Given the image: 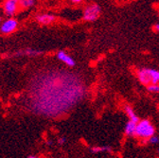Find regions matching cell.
Wrapping results in <instances>:
<instances>
[{"instance_id": "cell-5", "label": "cell", "mask_w": 159, "mask_h": 158, "mask_svg": "<svg viewBox=\"0 0 159 158\" xmlns=\"http://www.w3.org/2000/svg\"><path fill=\"white\" fill-rule=\"evenodd\" d=\"M19 7L20 6L18 0H6L3 5V11L6 15L12 16L15 14Z\"/></svg>"}, {"instance_id": "cell-1", "label": "cell", "mask_w": 159, "mask_h": 158, "mask_svg": "<svg viewBox=\"0 0 159 158\" xmlns=\"http://www.w3.org/2000/svg\"><path fill=\"white\" fill-rule=\"evenodd\" d=\"M32 84L30 106L36 114L56 117L69 111L84 97L85 86L72 73L53 72Z\"/></svg>"}, {"instance_id": "cell-4", "label": "cell", "mask_w": 159, "mask_h": 158, "mask_svg": "<svg viewBox=\"0 0 159 158\" xmlns=\"http://www.w3.org/2000/svg\"><path fill=\"white\" fill-rule=\"evenodd\" d=\"M18 22L13 18H9L0 25V31L3 34H10L17 29Z\"/></svg>"}, {"instance_id": "cell-17", "label": "cell", "mask_w": 159, "mask_h": 158, "mask_svg": "<svg viewBox=\"0 0 159 158\" xmlns=\"http://www.w3.org/2000/svg\"><path fill=\"white\" fill-rule=\"evenodd\" d=\"M66 143V137H65V136L60 137L59 139H58V144L59 145H64Z\"/></svg>"}, {"instance_id": "cell-3", "label": "cell", "mask_w": 159, "mask_h": 158, "mask_svg": "<svg viewBox=\"0 0 159 158\" xmlns=\"http://www.w3.org/2000/svg\"><path fill=\"white\" fill-rule=\"evenodd\" d=\"M99 13H101V8H99L98 5H96V4L89 5L84 9V19L85 21H90V22L95 21L99 16Z\"/></svg>"}, {"instance_id": "cell-10", "label": "cell", "mask_w": 159, "mask_h": 158, "mask_svg": "<svg viewBox=\"0 0 159 158\" xmlns=\"http://www.w3.org/2000/svg\"><path fill=\"white\" fill-rule=\"evenodd\" d=\"M124 110H125V113H126V115H127V116H128V118H129V120L134 121V122H136V123L139 121L138 116L136 115V114L134 113V109H133L131 106H126V107L124 108Z\"/></svg>"}, {"instance_id": "cell-13", "label": "cell", "mask_w": 159, "mask_h": 158, "mask_svg": "<svg viewBox=\"0 0 159 158\" xmlns=\"http://www.w3.org/2000/svg\"><path fill=\"white\" fill-rule=\"evenodd\" d=\"M40 51L36 50V49H31V48H28V49H25L23 51H20V53H16V56H19V55H26V56H37L39 55Z\"/></svg>"}, {"instance_id": "cell-20", "label": "cell", "mask_w": 159, "mask_h": 158, "mask_svg": "<svg viewBox=\"0 0 159 158\" xmlns=\"http://www.w3.org/2000/svg\"><path fill=\"white\" fill-rule=\"evenodd\" d=\"M28 158H40V157H38V156H35V155H30V156H29Z\"/></svg>"}, {"instance_id": "cell-21", "label": "cell", "mask_w": 159, "mask_h": 158, "mask_svg": "<svg viewBox=\"0 0 159 158\" xmlns=\"http://www.w3.org/2000/svg\"><path fill=\"white\" fill-rule=\"evenodd\" d=\"M0 23H1V18H0Z\"/></svg>"}, {"instance_id": "cell-15", "label": "cell", "mask_w": 159, "mask_h": 158, "mask_svg": "<svg viewBox=\"0 0 159 158\" xmlns=\"http://www.w3.org/2000/svg\"><path fill=\"white\" fill-rule=\"evenodd\" d=\"M148 90L152 93H154V94H157L159 93V84H150L148 85Z\"/></svg>"}, {"instance_id": "cell-8", "label": "cell", "mask_w": 159, "mask_h": 158, "mask_svg": "<svg viewBox=\"0 0 159 158\" xmlns=\"http://www.w3.org/2000/svg\"><path fill=\"white\" fill-rule=\"evenodd\" d=\"M37 21L43 25H49L55 21V16L49 13H44L37 16Z\"/></svg>"}, {"instance_id": "cell-12", "label": "cell", "mask_w": 159, "mask_h": 158, "mask_svg": "<svg viewBox=\"0 0 159 158\" xmlns=\"http://www.w3.org/2000/svg\"><path fill=\"white\" fill-rule=\"evenodd\" d=\"M111 151H112V148L109 146H95L90 149V151L93 153H102V152H107Z\"/></svg>"}, {"instance_id": "cell-11", "label": "cell", "mask_w": 159, "mask_h": 158, "mask_svg": "<svg viewBox=\"0 0 159 158\" xmlns=\"http://www.w3.org/2000/svg\"><path fill=\"white\" fill-rule=\"evenodd\" d=\"M147 72L151 78V82L152 84H156L159 83V71L155 70V69H150V68H146Z\"/></svg>"}, {"instance_id": "cell-16", "label": "cell", "mask_w": 159, "mask_h": 158, "mask_svg": "<svg viewBox=\"0 0 159 158\" xmlns=\"http://www.w3.org/2000/svg\"><path fill=\"white\" fill-rule=\"evenodd\" d=\"M148 140H149V143H151L152 145H156V144L159 143V136H157L156 134H154L152 137H150Z\"/></svg>"}, {"instance_id": "cell-6", "label": "cell", "mask_w": 159, "mask_h": 158, "mask_svg": "<svg viewBox=\"0 0 159 158\" xmlns=\"http://www.w3.org/2000/svg\"><path fill=\"white\" fill-rule=\"evenodd\" d=\"M57 58H58V60H60L62 63H64L67 66L72 67V66L75 65L74 59L71 56H69L67 53H66L65 51H59L58 54H57Z\"/></svg>"}, {"instance_id": "cell-18", "label": "cell", "mask_w": 159, "mask_h": 158, "mask_svg": "<svg viewBox=\"0 0 159 158\" xmlns=\"http://www.w3.org/2000/svg\"><path fill=\"white\" fill-rule=\"evenodd\" d=\"M82 1H83V0H72V2H73V3H76V4L81 3Z\"/></svg>"}, {"instance_id": "cell-2", "label": "cell", "mask_w": 159, "mask_h": 158, "mask_svg": "<svg viewBox=\"0 0 159 158\" xmlns=\"http://www.w3.org/2000/svg\"><path fill=\"white\" fill-rule=\"evenodd\" d=\"M155 134V129L153 125L147 120H139L136 124L135 129V136L144 138V139H149L150 137Z\"/></svg>"}, {"instance_id": "cell-9", "label": "cell", "mask_w": 159, "mask_h": 158, "mask_svg": "<svg viewBox=\"0 0 159 158\" xmlns=\"http://www.w3.org/2000/svg\"><path fill=\"white\" fill-rule=\"evenodd\" d=\"M137 123L134 122V121H131V120H128V122L126 123L125 128H124L125 134L128 135V136H134L135 134V129H136V124Z\"/></svg>"}, {"instance_id": "cell-19", "label": "cell", "mask_w": 159, "mask_h": 158, "mask_svg": "<svg viewBox=\"0 0 159 158\" xmlns=\"http://www.w3.org/2000/svg\"><path fill=\"white\" fill-rule=\"evenodd\" d=\"M154 29H155V30H156V31H158V32H159V24H157V25H155V27H154Z\"/></svg>"}, {"instance_id": "cell-7", "label": "cell", "mask_w": 159, "mask_h": 158, "mask_svg": "<svg viewBox=\"0 0 159 158\" xmlns=\"http://www.w3.org/2000/svg\"><path fill=\"white\" fill-rule=\"evenodd\" d=\"M137 78H138V80L139 82H140L142 84L144 85H150L152 84L151 82V78L147 72V69L144 68V69H141V70H139L138 73H137Z\"/></svg>"}, {"instance_id": "cell-22", "label": "cell", "mask_w": 159, "mask_h": 158, "mask_svg": "<svg viewBox=\"0 0 159 158\" xmlns=\"http://www.w3.org/2000/svg\"><path fill=\"white\" fill-rule=\"evenodd\" d=\"M157 151H158V152H159V148H158V150H157Z\"/></svg>"}, {"instance_id": "cell-14", "label": "cell", "mask_w": 159, "mask_h": 158, "mask_svg": "<svg viewBox=\"0 0 159 158\" xmlns=\"http://www.w3.org/2000/svg\"><path fill=\"white\" fill-rule=\"evenodd\" d=\"M18 1H19V6L24 9L31 8L34 5V0H18Z\"/></svg>"}]
</instances>
